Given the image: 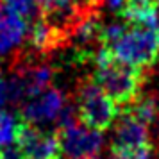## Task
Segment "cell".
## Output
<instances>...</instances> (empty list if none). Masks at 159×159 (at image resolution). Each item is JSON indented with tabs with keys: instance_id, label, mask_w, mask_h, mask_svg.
Wrapping results in <instances>:
<instances>
[{
	"instance_id": "7",
	"label": "cell",
	"mask_w": 159,
	"mask_h": 159,
	"mask_svg": "<svg viewBox=\"0 0 159 159\" xmlns=\"http://www.w3.org/2000/svg\"><path fill=\"white\" fill-rule=\"evenodd\" d=\"M27 34V18L0 6V56L13 52Z\"/></svg>"
},
{
	"instance_id": "9",
	"label": "cell",
	"mask_w": 159,
	"mask_h": 159,
	"mask_svg": "<svg viewBox=\"0 0 159 159\" xmlns=\"http://www.w3.org/2000/svg\"><path fill=\"white\" fill-rule=\"evenodd\" d=\"M130 111L132 115L139 118L143 123H152L156 118H157V113H159V104H157V98L152 97V95H145L141 98H136V100L130 104V107L127 109Z\"/></svg>"
},
{
	"instance_id": "14",
	"label": "cell",
	"mask_w": 159,
	"mask_h": 159,
	"mask_svg": "<svg viewBox=\"0 0 159 159\" xmlns=\"http://www.w3.org/2000/svg\"><path fill=\"white\" fill-rule=\"evenodd\" d=\"M104 4L111 11H122L123 6H125V0H104Z\"/></svg>"
},
{
	"instance_id": "10",
	"label": "cell",
	"mask_w": 159,
	"mask_h": 159,
	"mask_svg": "<svg viewBox=\"0 0 159 159\" xmlns=\"http://www.w3.org/2000/svg\"><path fill=\"white\" fill-rule=\"evenodd\" d=\"M16 125H18V120H15V116L0 109V150L7 148L11 141H15Z\"/></svg>"
},
{
	"instance_id": "2",
	"label": "cell",
	"mask_w": 159,
	"mask_h": 159,
	"mask_svg": "<svg viewBox=\"0 0 159 159\" xmlns=\"http://www.w3.org/2000/svg\"><path fill=\"white\" fill-rule=\"evenodd\" d=\"M111 54V57L134 68H150L159 59L157 29L141 27L125 22L122 32L106 45H100Z\"/></svg>"
},
{
	"instance_id": "8",
	"label": "cell",
	"mask_w": 159,
	"mask_h": 159,
	"mask_svg": "<svg viewBox=\"0 0 159 159\" xmlns=\"http://www.w3.org/2000/svg\"><path fill=\"white\" fill-rule=\"evenodd\" d=\"M147 145H150L147 123H143L125 109V113L116 122L113 147H147Z\"/></svg>"
},
{
	"instance_id": "13",
	"label": "cell",
	"mask_w": 159,
	"mask_h": 159,
	"mask_svg": "<svg viewBox=\"0 0 159 159\" xmlns=\"http://www.w3.org/2000/svg\"><path fill=\"white\" fill-rule=\"evenodd\" d=\"M9 102V80H6L4 73L0 72V106Z\"/></svg>"
},
{
	"instance_id": "15",
	"label": "cell",
	"mask_w": 159,
	"mask_h": 159,
	"mask_svg": "<svg viewBox=\"0 0 159 159\" xmlns=\"http://www.w3.org/2000/svg\"><path fill=\"white\" fill-rule=\"evenodd\" d=\"M0 159H20V156L13 150H7V148H2L0 150Z\"/></svg>"
},
{
	"instance_id": "5",
	"label": "cell",
	"mask_w": 159,
	"mask_h": 159,
	"mask_svg": "<svg viewBox=\"0 0 159 159\" xmlns=\"http://www.w3.org/2000/svg\"><path fill=\"white\" fill-rule=\"evenodd\" d=\"M15 145L20 159H63L65 154L57 132L41 130L25 120L16 125Z\"/></svg>"
},
{
	"instance_id": "19",
	"label": "cell",
	"mask_w": 159,
	"mask_h": 159,
	"mask_svg": "<svg viewBox=\"0 0 159 159\" xmlns=\"http://www.w3.org/2000/svg\"><path fill=\"white\" fill-rule=\"evenodd\" d=\"M157 38H159V27H157Z\"/></svg>"
},
{
	"instance_id": "4",
	"label": "cell",
	"mask_w": 159,
	"mask_h": 159,
	"mask_svg": "<svg viewBox=\"0 0 159 159\" xmlns=\"http://www.w3.org/2000/svg\"><path fill=\"white\" fill-rule=\"evenodd\" d=\"M59 139L61 147L68 157H95L102 150L104 138L102 132L95 129H89L80 122L75 111L70 107H65V111L59 116Z\"/></svg>"
},
{
	"instance_id": "16",
	"label": "cell",
	"mask_w": 159,
	"mask_h": 159,
	"mask_svg": "<svg viewBox=\"0 0 159 159\" xmlns=\"http://www.w3.org/2000/svg\"><path fill=\"white\" fill-rule=\"evenodd\" d=\"M148 4H154V0H125V6H148Z\"/></svg>"
},
{
	"instance_id": "17",
	"label": "cell",
	"mask_w": 159,
	"mask_h": 159,
	"mask_svg": "<svg viewBox=\"0 0 159 159\" xmlns=\"http://www.w3.org/2000/svg\"><path fill=\"white\" fill-rule=\"evenodd\" d=\"M154 6H156V9L159 11V0H154Z\"/></svg>"
},
{
	"instance_id": "11",
	"label": "cell",
	"mask_w": 159,
	"mask_h": 159,
	"mask_svg": "<svg viewBox=\"0 0 159 159\" xmlns=\"http://www.w3.org/2000/svg\"><path fill=\"white\" fill-rule=\"evenodd\" d=\"M111 159H152L150 145L147 147H111Z\"/></svg>"
},
{
	"instance_id": "1",
	"label": "cell",
	"mask_w": 159,
	"mask_h": 159,
	"mask_svg": "<svg viewBox=\"0 0 159 159\" xmlns=\"http://www.w3.org/2000/svg\"><path fill=\"white\" fill-rule=\"evenodd\" d=\"M95 73L93 80L118 106H130L139 97L143 75L139 68L125 65L118 59L111 57L104 47L95 54Z\"/></svg>"
},
{
	"instance_id": "12",
	"label": "cell",
	"mask_w": 159,
	"mask_h": 159,
	"mask_svg": "<svg viewBox=\"0 0 159 159\" xmlns=\"http://www.w3.org/2000/svg\"><path fill=\"white\" fill-rule=\"evenodd\" d=\"M2 4L25 18L34 16L38 11V0H2Z\"/></svg>"
},
{
	"instance_id": "18",
	"label": "cell",
	"mask_w": 159,
	"mask_h": 159,
	"mask_svg": "<svg viewBox=\"0 0 159 159\" xmlns=\"http://www.w3.org/2000/svg\"><path fill=\"white\" fill-rule=\"evenodd\" d=\"M79 159H97V157H79Z\"/></svg>"
},
{
	"instance_id": "6",
	"label": "cell",
	"mask_w": 159,
	"mask_h": 159,
	"mask_svg": "<svg viewBox=\"0 0 159 159\" xmlns=\"http://www.w3.org/2000/svg\"><path fill=\"white\" fill-rule=\"evenodd\" d=\"M66 107L65 95L59 89L47 88L39 95L32 97L22 109V120L29 123H43L52 122L61 116Z\"/></svg>"
},
{
	"instance_id": "3",
	"label": "cell",
	"mask_w": 159,
	"mask_h": 159,
	"mask_svg": "<svg viewBox=\"0 0 159 159\" xmlns=\"http://www.w3.org/2000/svg\"><path fill=\"white\" fill-rule=\"evenodd\" d=\"M77 118L89 129L104 132L118 120V104L95 80L82 82L77 91Z\"/></svg>"
}]
</instances>
